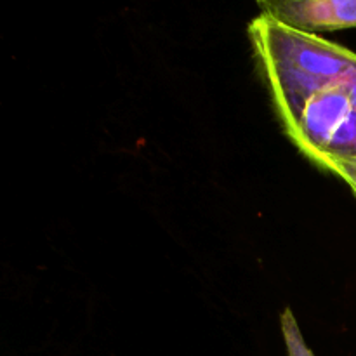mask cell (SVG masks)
I'll use <instances>...</instances> for the list:
<instances>
[{"label":"cell","instance_id":"cell-1","mask_svg":"<svg viewBox=\"0 0 356 356\" xmlns=\"http://www.w3.org/2000/svg\"><path fill=\"white\" fill-rule=\"evenodd\" d=\"M257 6L263 14L302 33L356 26V0H261Z\"/></svg>","mask_w":356,"mask_h":356},{"label":"cell","instance_id":"cell-2","mask_svg":"<svg viewBox=\"0 0 356 356\" xmlns=\"http://www.w3.org/2000/svg\"><path fill=\"white\" fill-rule=\"evenodd\" d=\"M282 332H284L285 346H287L289 356H315L309 350L308 344L302 339V334L299 330L296 316L291 308L282 313Z\"/></svg>","mask_w":356,"mask_h":356},{"label":"cell","instance_id":"cell-3","mask_svg":"<svg viewBox=\"0 0 356 356\" xmlns=\"http://www.w3.org/2000/svg\"><path fill=\"white\" fill-rule=\"evenodd\" d=\"M327 170L337 174L356 195V159L337 160V162L330 163V167Z\"/></svg>","mask_w":356,"mask_h":356}]
</instances>
